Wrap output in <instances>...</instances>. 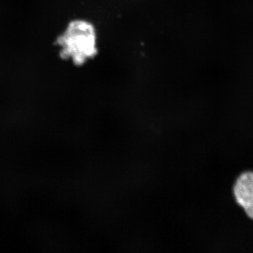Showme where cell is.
<instances>
[{"label": "cell", "mask_w": 253, "mask_h": 253, "mask_svg": "<svg viewBox=\"0 0 253 253\" xmlns=\"http://www.w3.org/2000/svg\"><path fill=\"white\" fill-rule=\"evenodd\" d=\"M96 40V30L91 23L83 20L73 21L56 39V44L62 47L60 57L71 59L76 66H83L97 54Z\"/></svg>", "instance_id": "6da1fadb"}, {"label": "cell", "mask_w": 253, "mask_h": 253, "mask_svg": "<svg viewBox=\"0 0 253 253\" xmlns=\"http://www.w3.org/2000/svg\"><path fill=\"white\" fill-rule=\"evenodd\" d=\"M236 204L253 221V171H244L236 177L232 187Z\"/></svg>", "instance_id": "7a4b0ae2"}]
</instances>
